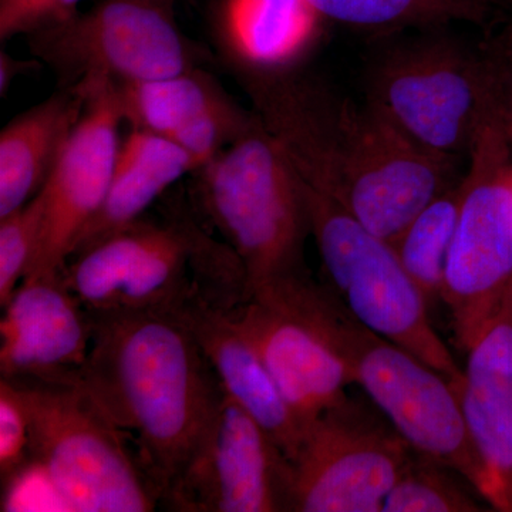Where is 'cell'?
<instances>
[{
    "mask_svg": "<svg viewBox=\"0 0 512 512\" xmlns=\"http://www.w3.org/2000/svg\"><path fill=\"white\" fill-rule=\"evenodd\" d=\"M249 83L256 116L302 183L389 244L463 177V160L421 147L367 99L359 103L289 73Z\"/></svg>",
    "mask_w": 512,
    "mask_h": 512,
    "instance_id": "cell-1",
    "label": "cell"
},
{
    "mask_svg": "<svg viewBox=\"0 0 512 512\" xmlns=\"http://www.w3.org/2000/svg\"><path fill=\"white\" fill-rule=\"evenodd\" d=\"M90 316L92 348L80 382L133 441L161 503L200 443L224 390L180 313Z\"/></svg>",
    "mask_w": 512,
    "mask_h": 512,
    "instance_id": "cell-2",
    "label": "cell"
},
{
    "mask_svg": "<svg viewBox=\"0 0 512 512\" xmlns=\"http://www.w3.org/2000/svg\"><path fill=\"white\" fill-rule=\"evenodd\" d=\"M281 303L318 330L394 429L413 450L456 471L481 498L487 477L453 384L409 350L377 335L346 308L329 285L308 269L256 285L251 292Z\"/></svg>",
    "mask_w": 512,
    "mask_h": 512,
    "instance_id": "cell-3",
    "label": "cell"
},
{
    "mask_svg": "<svg viewBox=\"0 0 512 512\" xmlns=\"http://www.w3.org/2000/svg\"><path fill=\"white\" fill-rule=\"evenodd\" d=\"M62 276L90 313L174 312L197 301L234 309L248 296L235 252L181 214L141 217L73 255Z\"/></svg>",
    "mask_w": 512,
    "mask_h": 512,
    "instance_id": "cell-4",
    "label": "cell"
},
{
    "mask_svg": "<svg viewBox=\"0 0 512 512\" xmlns=\"http://www.w3.org/2000/svg\"><path fill=\"white\" fill-rule=\"evenodd\" d=\"M197 171L201 210L244 266L248 293L306 269L311 221L305 192L256 113L234 143Z\"/></svg>",
    "mask_w": 512,
    "mask_h": 512,
    "instance_id": "cell-5",
    "label": "cell"
},
{
    "mask_svg": "<svg viewBox=\"0 0 512 512\" xmlns=\"http://www.w3.org/2000/svg\"><path fill=\"white\" fill-rule=\"evenodd\" d=\"M8 382L28 410L32 461L67 510L150 512L161 507L156 487L128 444L130 437L101 409L79 376Z\"/></svg>",
    "mask_w": 512,
    "mask_h": 512,
    "instance_id": "cell-6",
    "label": "cell"
},
{
    "mask_svg": "<svg viewBox=\"0 0 512 512\" xmlns=\"http://www.w3.org/2000/svg\"><path fill=\"white\" fill-rule=\"evenodd\" d=\"M440 298L464 352L512 305V157L495 94L461 178Z\"/></svg>",
    "mask_w": 512,
    "mask_h": 512,
    "instance_id": "cell-7",
    "label": "cell"
},
{
    "mask_svg": "<svg viewBox=\"0 0 512 512\" xmlns=\"http://www.w3.org/2000/svg\"><path fill=\"white\" fill-rule=\"evenodd\" d=\"M366 99L421 147L467 160L494 100L490 50L448 37L394 46L373 64Z\"/></svg>",
    "mask_w": 512,
    "mask_h": 512,
    "instance_id": "cell-8",
    "label": "cell"
},
{
    "mask_svg": "<svg viewBox=\"0 0 512 512\" xmlns=\"http://www.w3.org/2000/svg\"><path fill=\"white\" fill-rule=\"evenodd\" d=\"M302 188L311 235L340 301L366 328L409 350L450 382L460 379L463 370L434 330L429 303L392 244L363 227L329 195L305 183Z\"/></svg>",
    "mask_w": 512,
    "mask_h": 512,
    "instance_id": "cell-9",
    "label": "cell"
},
{
    "mask_svg": "<svg viewBox=\"0 0 512 512\" xmlns=\"http://www.w3.org/2000/svg\"><path fill=\"white\" fill-rule=\"evenodd\" d=\"M174 0H100L87 12L29 35L33 55L66 87L90 79L143 82L194 69Z\"/></svg>",
    "mask_w": 512,
    "mask_h": 512,
    "instance_id": "cell-10",
    "label": "cell"
},
{
    "mask_svg": "<svg viewBox=\"0 0 512 512\" xmlns=\"http://www.w3.org/2000/svg\"><path fill=\"white\" fill-rule=\"evenodd\" d=\"M413 453L399 431L348 400L313 420L286 460L285 511H383Z\"/></svg>",
    "mask_w": 512,
    "mask_h": 512,
    "instance_id": "cell-11",
    "label": "cell"
},
{
    "mask_svg": "<svg viewBox=\"0 0 512 512\" xmlns=\"http://www.w3.org/2000/svg\"><path fill=\"white\" fill-rule=\"evenodd\" d=\"M74 86L84 94L82 116L40 191L42 231L26 278L62 274L113 180L123 123L114 83L90 79Z\"/></svg>",
    "mask_w": 512,
    "mask_h": 512,
    "instance_id": "cell-12",
    "label": "cell"
},
{
    "mask_svg": "<svg viewBox=\"0 0 512 512\" xmlns=\"http://www.w3.org/2000/svg\"><path fill=\"white\" fill-rule=\"evenodd\" d=\"M286 458L224 393L200 443L161 501L177 512L285 511Z\"/></svg>",
    "mask_w": 512,
    "mask_h": 512,
    "instance_id": "cell-13",
    "label": "cell"
},
{
    "mask_svg": "<svg viewBox=\"0 0 512 512\" xmlns=\"http://www.w3.org/2000/svg\"><path fill=\"white\" fill-rule=\"evenodd\" d=\"M92 316L63 276L26 278L2 308V379H70L92 348Z\"/></svg>",
    "mask_w": 512,
    "mask_h": 512,
    "instance_id": "cell-14",
    "label": "cell"
},
{
    "mask_svg": "<svg viewBox=\"0 0 512 512\" xmlns=\"http://www.w3.org/2000/svg\"><path fill=\"white\" fill-rule=\"evenodd\" d=\"M231 313L305 429L348 402V367L305 319L261 293H249Z\"/></svg>",
    "mask_w": 512,
    "mask_h": 512,
    "instance_id": "cell-15",
    "label": "cell"
},
{
    "mask_svg": "<svg viewBox=\"0 0 512 512\" xmlns=\"http://www.w3.org/2000/svg\"><path fill=\"white\" fill-rule=\"evenodd\" d=\"M467 355L463 376L451 384L487 477L484 500L512 512V305Z\"/></svg>",
    "mask_w": 512,
    "mask_h": 512,
    "instance_id": "cell-16",
    "label": "cell"
},
{
    "mask_svg": "<svg viewBox=\"0 0 512 512\" xmlns=\"http://www.w3.org/2000/svg\"><path fill=\"white\" fill-rule=\"evenodd\" d=\"M231 311L197 301L175 312L194 333L224 393L258 423L286 460H291L306 429Z\"/></svg>",
    "mask_w": 512,
    "mask_h": 512,
    "instance_id": "cell-17",
    "label": "cell"
},
{
    "mask_svg": "<svg viewBox=\"0 0 512 512\" xmlns=\"http://www.w3.org/2000/svg\"><path fill=\"white\" fill-rule=\"evenodd\" d=\"M322 16L308 0H222V47L252 77L291 72L315 46Z\"/></svg>",
    "mask_w": 512,
    "mask_h": 512,
    "instance_id": "cell-18",
    "label": "cell"
},
{
    "mask_svg": "<svg viewBox=\"0 0 512 512\" xmlns=\"http://www.w3.org/2000/svg\"><path fill=\"white\" fill-rule=\"evenodd\" d=\"M84 94L64 87L0 134V218L28 204L45 187L82 116Z\"/></svg>",
    "mask_w": 512,
    "mask_h": 512,
    "instance_id": "cell-19",
    "label": "cell"
},
{
    "mask_svg": "<svg viewBox=\"0 0 512 512\" xmlns=\"http://www.w3.org/2000/svg\"><path fill=\"white\" fill-rule=\"evenodd\" d=\"M114 89L123 121L133 130L168 137L228 99L210 76L195 67L160 79L114 83Z\"/></svg>",
    "mask_w": 512,
    "mask_h": 512,
    "instance_id": "cell-20",
    "label": "cell"
},
{
    "mask_svg": "<svg viewBox=\"0 0 512 512\" xmlns=\"http://www.w3.org/2000/svg\"><path fill=\"white\" fill-rule=\"evenodd\" d=\"M463 178V177H461ZM461 180L430 202L392 244L427 303L439 299L460 210Z\"/></svg>",
    "mask_w": 512,
    "mask_h": 512,
    "instance_id": "cell-21",
    "label": "cell"
},
{
    "mask_svg": "<svg viewBox=\"0 0 512 512\" xmlns=\"http://www.w3.org/2000/svg\"><path fill=\"white\" fill-rule=\"evenodd\" d=\"M323 19L363 29H396L447 22H481L480 0H308Z\"/></svg>",
    "mask_w": 512,
    "mask_h": 512,
    "instance_id": "cell-22",
    "label": "cell"
},
{
    "mask_svg": "<svg viewBox=\"0 0 512 512\" xmlns=\"http://www.w3.org/2000/svg\"><path fill=\"white\" fill-rule=\"evenodd\" d=\"M412 456L399 480L387 494L383 512H477L483 511L441 464L419 454ZM448 470V468H447Z\"/></svg>",
    "mask_w": 512,
    "mask_h": 512,
    "instance_id": "cell-23",
    "label": "cell"
},
{
    "mask_svg": "<svg viewBox=\"0 0 512 512\" xmlns=\"http://www.w3.org/2000/svg\"><path fill=\"white\" fill-rule=\"evenodd\" d=\"M42 218L40 192L19 210L0 218V308L28 275L39 245Z\"/></svg>",
    "mask_w": 512,
    "mask_h": 512,
    "instance_id": "cell-24",
    "label": "cell"
},
{
    "mask_svg": "<svg viewBox=\"0 0 512 512\" xmlns=\"http://www.w3.org/2000/svg\"><path fill=\"white\" fill-rule=\"evenodd\" d=\"M254 119L255 114L239 109L228 97L175 131L171 138L190 154L200 170L234 143Z\"/></svg>",
    "mask_w": 512,
    "mask_h": 512,
    "instance_id": "cell-25",
    "label": "cell"
},
{
    "mask_svg": "<svg viewBox=\"0 0 512 512\" xmlns=\"http://www.w3.org/2000/svg\"><path fill=\"white\" fill-rule=\"evenodd\" d=\"M28 410L16 387L0 379V483L6 487L32 464Z\"/></svg>",
    "mask_w": 512,
    "mask_h": 512,
    "instance_id": "cell-26",
    "label": "cell"
},
{
    "mask_svg": "<svg viewBox=\"0 0 512 512\" xmlns=\"http://www.w3.org/2000/svg\"><path fill=\"white\" fill-rule=\"evenodd\" d=\"M117 158L156 175L168 188L197 171L194 160L177 141L151 131L133 130L120 143Z\"/></svg>",
    "mask_w": 512,
    "mask_h": 512,
    "instance_id": "cell-27",
    "label": "cell"
},
{
    "mask_svg": "<svg viewBox=\"0 0 512 512\" xmlns=\"http://www.w3.org/2000/svg\"><path fill=\"white\" fill-rule=\"evenodd\" d=\"M82 0H0V39L32 35L77 12Z\"/></svg>",
    "mask_w": 512,
    "mask_h": 512,
    "instance_id": "cell-28",
    "label": "cell"
},
{
    "mask_svg": "<svg viewBox=\"0 0 512 512\" xmlns=\"http://www.w3.org/2000/svg\"><path fill=\"white\" fill-rule=\"evenodd\" d=\"M488 50L493 59L495 106L512 157V42Z\"/></svg>",
    "mask_w": 512,
    "mask_h": 512,
    "instance_id": "cell-29",
    "label": "cell"
},
{
    "mask_svg": "<svg viewBox=\"0 0 512 512\" xmlns=\"http://www.w3.org/2000/svg\"><path fill=\"white\" fill-rule=\"evenodd\" d=\"M28 69H30V63L15 59L5 50H2V53H0V94L5 96L15 77Z\"/></svg>",
    "mask_w": 512,
    "mask_h": 512,
    "instance_id": "cell-30",
    "label": "cell"
},
{
    "mask_svg": "<svg viewBox=\"0 0 512 512\" xmlns=\"http://www.w3.org/2000/svg\"><path fill=\"white\" fill-rule=\"evenodd\" d=\"M480 2H483V3H490V2H494V0H480Z\"/></svg>",
    "mask_w": 512,
    "mask_h": 512,
    "instance_id": "cell-31",
    "label": "cell"
}]
</instances>
